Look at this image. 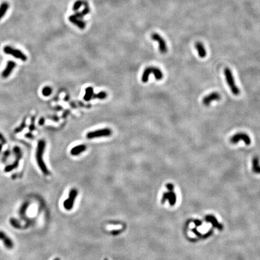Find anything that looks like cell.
<instances>
[{"mask_svg":"<svg viewBox=\"0 0 260 260\" xmlns=\"http://www.w3.org/2000/svg\"><path fill=\"white\" fill-rule=\"evenodd\" d=\"M45 148L46 142L44 140H40L38 142L36 152V160L37 164L42 172L45 175H49L50 174V172L44 161V159H43Z\"/></svg>","mask_w":260,"mask_h":260,"instance_id":"6da1fadb","label":"cell"},{"mask_svg":"<svg viewBox=\"0 0 260 260\" xmlns=\"http://www.w3.org/2000/svg\"><path fill=\"white\" fill-rule=\"evenodd\" d=\"M224 75L227 82L232 94L235 96L238 95L240 94V91L235 82L234 78L231 70L228 68H226L224 69Z\"/></svg>","mask_w":260,"mask_h":260,"instance_id":"7a4b0ae2","label":"cell"},{"mask_svg":"<svg viewBox=\"0 0 260 260\" xmlns=\"http://www.w3.org/2000/svg\"><path fill=\"white\" fill-rule=\"evenodd\" d=\"M151 74H153L157 80H161L163 78V74L159 68L154 66H149L144 70L142 77V81L145 83L147 82Z\"/></svg>","mask_w":260,"mask_h":260,"instance_id":"3957f363","label":"cell"},{"mask_svg":"<svg viewBox=\"0 0 260 260\" xmlns=\"http://www.w3.org/2000/svg\"><path fill=\"white\" fill-rule=\"evenodd\" d=\"M78 194V190L75 188H73L69 191L68 198L63 202V207L66 211H71L74 208Z\"/></svg>","mask_w":260,"mask_h":260,"instance_id":"277c9868","label":"cell"},{"mask_svg":"<svg viewBox=\"0 0 260 260\" xmlns=\"http://www.w3.org/2000/svg\"><path fill=\"white\" fill-rule=\"evenodd\" d=\"M112 134L111 129L108 128L100 129L98 130H95L94 131H91L88 133L86 135V137L88 139H92L95 138L100 137H110Z\"/></svg>","mask_w":260,"mask_h":260,"instance_id":"5b68a950","label":"cell"},{"mask_svg":"<svg viewBox=\"0 0 260 260\" xmlns=\"http://www.w3.org/2000/svg\"><path fill=\"white\" fill-rule=\"evenodd\" d=\"M240 141H243L247 146L250 145L252 143L249 136L247 134L242 132L235 134L230 139V142L232 144H236Z\"/></svg>","mask_w":260,"mask_h":260,"instance_id":"8992f818","label":"cell"},{"mask_svg":"<svg viewBox=\"0 0 260 260\" xmlns=\"http://www.w3.org/2000/svg\"><path fill=\"white\" fill-rule=\"evenodd\" d=\"M3 51H4V53H6V54L11 55V56H13L14 57H15L16 59H19L22 61L25 62L27 60V57L23 52H22L19 50L15 49V48H12V47L6 46L4 48Z\"/></svg>","mask_w":260,"mask_h":260,"instance_id":"52a82bcc","label":"cell"},{"mask_svg":"<svg viewBox=\"0 0 260 260\" xmlns=\"http://www.w3.org/2000/svg\"><path fill=\"white\" fill-rule=\"evenodd\" d=\"M151 38L153 40L158 42L159 51L161 54H166L167 52V47L165 40L158 33H155L151 35Z\"/></svg>","mask_w":260,"mask_h":260,"instance_id":"ba28073f","label":"cell"},{"mask_svg":"<svg viewBox=\"0 0 260 260\" xmlns=\"http://www.w3.org/2000/svg\"><path fill=\"white\" fill-rule=\"evenodd\" d=\"M166 201H168L171 206L175 205L177 202V195L173 190H168L163 194L161 198V203L164 204Z\"/></svg>","mask_w":260,"mask_h":260,"instance_id":"9c48e42d","label":"cell"},{"mask_svg":"<svg viewBox=\"0 0 260 260\" xmlns=\"http://www.w3.org/2000/svg\"><path fill=\"white\" fill-rule=\"evenodd\" d=\"M221 100V95L218 92H212L209 94V95L205 96L202 99V104L204 105L206 107H208L211 103H212L213 101H219Z\"/></svg>","mask_w":260,"mask_h":260,"instance_id":"30bf717a","label":"cell"},{"mask_svg":"<svg viewBox=\"0 0 260 260\" xmlns=\"http://www.w3.org/2000/svg\"><path fill=\"white\" fill-rule=\"evenodd\" d=\"M0 240L4 246L8 249H12L14 247V243L12 239L3 231L0 230Z\"/></svg>","mask_w":260,"mask_h":260,"instance_id":"8fae6325","label":"cell"},{"mask_svg":"<svg viewBox=\"0 0 260 260\" xmlns=\"http://www.w3.org/2000/svg\"><path fill=\"white\" fill-rule=\"evenodd\" d=\"M205 221L208 222V223H210L212 226L215 228H217L218 230H219V231H222L224 229V226L222 224H220L218 219H216L215 217L213 215H207L205 217Z\"/></svg>","mask_w":260,"mask_h":260,"instance_id":"7c38bea8","label":"cell"},{"mask_svg":"<svg viewBox=\"0 0 260 260\" xmlns=\"http://www.w3.org/2000/svg\"><path fill=\"white\" fill-rule=\"evenodd\" d=\"M16 66V63L13 61H9L6 65V68L2 72V77L4 78H7L12 74V71Z\"/></svg>","mask_w":260,"mask_h":260,"instance_id":"4fadbf2b","label":"cell"},{"mask_svg":"<svg viewBox=\"0 0 260 260\" xmlns=\"http://www.w3.org/2000/svg\"><path fill=\"white\" fill-rule=\"evenodd\" d=\"M195 48L198 51L199 57L203 59L207 56V51L203 43L201 42H197L195 43Z\"/></svg>","mask_w":260,"mask_h":260,"instance_id":"5bb4252c","label":"cell"},{"mask_svg":"<svg viewBox=\"0 0 260 260\" xmlns=\"http://www.w3.org/2000/svg\"><path fill=\"white\" fill-rule=\"evenodd\" d=\"M86 150V146L82 144L74 147L71 150V154L73 156H77L80 155V154L84 152Z\"/></svg>","mask_w":260,"mask_h":260,"instance_id":"9a60e30c","label":"cell"},{"mask_svg":"<svg viewBox=\"0 0 260 260\" xmlns=\"http://www.w3.org/2000/svg\"><path fill=\"white\" fill-rule=\"evenodd\" d=\"M252 171L256 174H260L259 158L255 156L252 159Z\"/></svg>","mask_w":260,"mask_h":260,"instance_id":"2e32d148","label":"cell"},{"mask_svg":"<svg viewBox=\"0 0 260 260\" xmlns=\"http://www.w3.org/2000/svg\"><path fill=\"white\" fill-rule=\"evenodd\" d=\"M94 95V89L92 87H88L85 90V95L84 97V100L86 101H89L92 99Z\"/></svg>","mask_w":260,"mask_h":260,"instance_id":"e0dca14e","label":"cell"},{"mask_svg":"<svg viewBox=\"0 0 260 260\" xmlns=\"http://www.w3.org/2000/svg\"><path fill=\"white\" fill-rule=\"evenodd\" d=\"M9 8V4L7 2L3 3L0 6V20H1L7 13Z\"/></svg>","mask_w":260,"mask_h":260,"instance_id":"ac0fdd59","label":"cell"},{"mask_svg":"<svg viewBox=\"0 0 260 260\" xmlns=\"http://www.w3.org/2000/svg\"><path fill=\"white\" fill-rule=\"evenodd\" d=\"M19 160L16 159L15 160V161L14 162H13V163H12L11 164H9L8 166H7L6 167H5L4 168V172L6 173L12 172V170L16 169L18 166H19Z\"/></svg>","mask_w":260,"mask_h":260,"instance_id":"d6986e66","label":"cell"},{"mask_svg":"<svg viewBox=\"0 0 260 260\" xmlns=\"http://www.w3.org/2000/svg\"><path fill=\"white\" fill-rule=\"evenodd\" d=\"M107 94L105 92L102 91L97 94H94L92 99H99V100H104L107 98Z\"/></svg>","mask_w":260,"mask_h":260,"instance_id":"ffe728a7","label":"cell"},{"mask_svg":"<svg viewBox=\"0 0 260 260\" xmlns=\"http://www.w3.org/2000/svg\"><path fill=\"white\" fill-rule=\"evenodd\" d=\"M52 92H53V90H52L51 88H50V86H45V88H43L42 89V94L43 96L48 97L52 94Z\"/></svg>","mask_w":260,"mask_h":260,"instance_id":"44dd1931","label":"cell"},{"mask_svg":"<svg viewBox=\"0 0 260 260\" xmlns=\"http://www.w3.org/2000/svg\"><path fill=\"white\" fill-rule=\"evenodd\" d=\"M10 224L13 228L16 229H19L21 227L20 222L15 218H11L10 219Z\"/></svg>","mask_w":260,"mask_h":260,"instance_id":"7402d4cb","label":"cell"},{"mask_svg":"<svg viewBox=\"0 0 260 260\" xmlns=\"http://www.w3.org/2000/svg\"><path fill=\"white\" fill-rule=\"evenodd\" d=\"M13 152L15 153L16 158L19 159V160H21V158L22 157V152L21 149L19 147H18V146H15L13 148Z\"/></svg>","mask_w":260,"mask_h":260,"instance_id":"603a6c76","label":"cell"},{"mask_svg":"<svg viewBox=\"0 0 260 260\" xmlns=\"http://www.w3.org/2000/svg\"><path fill=\"white\" fill-rule=\"evenodd\" d=\"M28 205H29L28 202H26L24 203L23 205L21 206V208L19 209V214L21 215H24V214H25V212L27 211V209H28Z\"/></svg>","mask_w":260,"mask_h":260,"instance_id":"cb8c5ba5","label":"cell"},{"mask_svg":"<svg viewBox=\"0 0 260 260\" xmlns=\"http://www.w3.org/2000/svg\"><path fill=\"white\" fill-rule=\"evenodd\" d=\"M82 3H83V1H81V0H79V1H77L75 4H74V7H73V10H74V11H77V10H78L82 6Z\"/></svg>","mask_w":260,"mask_h":260,"instance_id":"d4e9b609","label":"cell"},{"mask_svg":"<svg viewBox=\"0 0 260 260\" xmlns=\"http://www.w3.org/2000/svg\"><path fill=\"white\" fill-rule=\"evenodd\" d=\"M10 155V151H9V150H7L6 151H5L4 153V154H3V161H5L7 160V158L9 157V156Z\"/></svg>","mask_w":260,"mask_h":260,"instance_id":"484cf974","label":"cell"},{"mask_svg":"<svg viewBox=\"0 0 260 260\" xmlns=\"http://www.w3.org/2000/svg\"><path fill=\"white\" fill-rule=\"evenodd\" d=\"M24 127H25V121H23V122H22V123L21 124V125L19 128H18L16 129V132L18 133V132L21 131L22 130V129H23Z\"/></svg>","mask_w":260,"mask_h":260,"instance_id":"4316f807","label":"cell"},{"mask_svg":"<svg viewBox=\"0 0 260 260\" xmlns=\"http://www.w3.org/2000/svg\"><path fill=\"white\" fill-rule=\"evenodd\" d=\"M166 188L168 190H174V186L171 183H168L166 184Z\"/></svg>","mask_w":260,"mask_h":260,"instance_id":"83f0119b","label":"cell"},{"mask_svg":"<svg viewBox=\"0 0 260 260\" xmlns=\"http://www.w3.org/2000/svg\"><path fill=\"white\" fill-rule=\"evenodd\" d=\"M193 221V222H194V224H195L196 227H200V226L202 225V222L201 221H199V220H194V221Z\"/></svg>","mask_w":260,"mask_h":260,"instance_id":"f1b7e54d","label":"cell"},{"mask_svg":"<svg viewBox=\"0 0 260 260\" xmlns=\"http://www.w3.org/2000/svg\"><path fill=\"white\" fill-rule=\"evenodd\" d=\"M0 141H1V142L3 144H6V139H5V137H4V136L1 133H0Z\"/></svg>","mask_w":260,"mask_h":260,"instance_id":"f546056e","label":"cell"},{"mask_svg":"<svg viewBox=\"0 0 260 260\" xmlns=\"http://www.w3.org/2000/svg\"><path fill=\"white\" fill-rule=\"evenodd\" d=\"M44 122H45V119H43V118H42V119H40V120H39V123L40 125H43V123H44Z\"/></svg>","mask_w":260,"mask_h":260,"instance_id":"4dcf8cb0","label":"cell"},{"mask_svg":"<svg viewBox=\"0 0 260 260\" xmlns=\"http://www.w3.org/2000/svg\"><path fill=\"white\" fill-rule=\"evenodd\" d=\"M2 148H3V145H2L1 143H0V152H1V151H2Z\"/></svg>","mask_w":260,"mask_h":260,"instance_id":"1f68e13d","label":"cell"},{"mask_svg":"<svg viewBox=\"0 0 260 260\" xmlns=\"http://www.w3.org/2000/svg\"><path fill=\"white\" fill-rule=\"evenodd\" d=\"M53 260H60V259L59 258H54Z\"/></svg>","mask_w":260,"mask_h":260,"instance_id":"d6a6232c","label":"cell"},{"mask_svg":"<svg viewBox=\"0 0 260 260\" xmlns=\"http://www.w3.org/2000/svg\"><path fill=\"white\" fill-rule=\"evenodd\" d=\"M105 260H108V259H105Z\"/></svg>","mask_w":260,"mask_h":260,"instance_id":"836d02e7","label":"cell"}]
</instances>
